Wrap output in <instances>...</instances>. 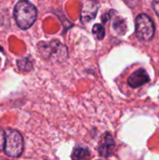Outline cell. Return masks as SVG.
Here are the masks:
<instances>
[{"instance_id": "obj_1", "label": "cell", "mask_w": 159, "mask_h": 160, "mask_svg": "<svg viewBox=\"0 0 159 160\" xmlns=\"http://www.w3.org/2000/svg\"><path fill=\"white\" fill-rule=\"evenodd\" d=\"M37 8L28 1H19L14 8V18L17 25L26 30L30 28L37 20Z\"/></svg>"}, {"instance_id": "obj_2", "label": "cell", "mask_w": 159, "mask_h": 160, "mask_svg": "<svg viewBox=\"0 0 159 160\" xmlns=\"http://www.w3.org/2000/svg\"><path fill=\"white\" fill-rule=\"evenodd\" d=\"M37 48L41 55L53 62H60L67 57V50L58 40H52L50 42H40Z\"/></svg>"}, {"instance_id": "obj_3", "label": "cell", "mask_w": 159, "mask_h": 160, "mask_svg": "<svg viewBox=\"0 0 159 160\" xmlns=\"http://www.w3.org/2000/svg\"><path fill=\"white\" fill-rule=\"evenodd\" d=\"M4 151L10 158H19L23 151V139L22 134L15 129L6 130V142Z\"/></svg>"}, {"instance_id": "obj_4", "label": "cell", "mask_w": 159, "mask_h": 160, "mask_svg": "<svg viewBox=\"0 0 159 160\" xmlns=\"http://www.w3.org/2000/svg\"><path fill=\"white\" fill-rule=\"evenodd\" d=\"M136 36L142 41H149L155 34V25L152 19L146 14H140L136 18Z\"/></svg>"}, {"instance_id": "obj_5", "label": "cell", "mask_w": 159, "mask_h": 160, "mask_svg": "<svg viewBox=\"0 0 159 160\" xmlns=\"http://www.w3.org/2000/svg\"><path fill=\"white\" fill-rule=\"evenodd\" d=\"M149 81H150V77L146 72V70L143 68H139L129 76L127 80V83L132 88H137L147 83Z\"/></svg>"}, {"instance_id": "obj_6", "label": "cell", "mask_w": 159, "mask_h": 160, "mask_svg": "<svg viewBox=\"0 0 159 160\" xmlns=\"http://www.w3.org/2000/svg\"><path fill=\"white\" fill-rule=\"evenodd\" d=\"M98 4L94 1H85L83 3V7L81 12V21L82 23H87L92 21L97 12Z\"/></svg>"}, {"instance_id": "obj_7", "label": "cell", "mask_w": 159, "mask_h": 160, "mask_svg": "<svg viewBox=\"0 0 159 160\" xmlns=\"http://www.w3.org/2000/svg\"><path fill=\"white\" fill-rule=\"evenodd\" d=\"M97 149H98L99 155L103 158H108L112 155L115 149V142L110 133H107L104 135Z\"/></svg>"}, {"instance_id": "obj_8", "label": "cell", "mask_w": 159, "mask_h": 160, "mask_svg": "<svg viewBox=\"0 0 159 160\" xmlns=\"http://www.w3.org/2000/svg\"><path fill=\"white\" fill-rule=\"evenodd\" d=\"M72 160H89L91 158V154L87 148L84 147H75L72 153Z\"/></svg>"}, {"instance_id": "obj_9", "label": "cell", "mask_w": 159, "mask_h": 160, "mask_svg": "<svg viewBox=\"0 0 159 160\" xmlns=\"http://www.w3.org/2000/svg\"><path fill=\"white\" fill-rule=\"evenodd\" d=\"M92 31L97 39H102L105 36V29L101 24H95L93 26Z\"/></svg>"}, {"instance_id": "obj_10", "label": "cell", "mask_w": 159, "mask_h": 160, "mask_svg": "<svg viewBox=\"0 0 159 160\" xmlns=\"http://www.w3.org/2000/svg\"><path fill=\"white\" fill-rule=\"evenodd\" d=\"M17 64H18L19 68L22 69V70L27 71V70H30V69L32 68V63H31V61H30L29 59H27V58L19 59L18 62H17Z\"/></svg>"}, {"instance_id": "obj_11", "label": "cell", "mask_w": 159, "mask_h": 160, "mask_svg": "<svg viewBox=\"0 0 159 160\" xmlns=\"http://www.w3.org/2000/svg\"><path fill=\"white\" fill-rule=\"evenodd\" d=\"M117 25H119V26H118V27H115L114 29H115L119 34H123L121 30H123L124 33L126 32L127 26H126V22H125V21H124L123 19H118V20H116V21L114 22L113 26H117Z\"/></svg>"}, {"instance_id": "obj_12", "label": "cell", "mask_w": 159, "mask_h": 160, "mask_svg": "<svg viewBox=\"0 0 159 160\" xmlns=\"http://www.w3.org/2000/svg\"><path fill=\"white\" fill-rule=\"evenodd\" d=\"M5 142H6V131H4L0 128V151L4 150V148H5Z\"/></svg>"}, {"instance_id": "obj_13", "label": "cell", "mask_w": 159, "mask_h": 160, "mask_svg": "<svg viewBox=\"0 0 159 160\" xmlns=\"http://www.w3.org/2000/svg\"><path fill=\"white\" fill-rule=\"evenodd\" d=\"M153 7L156 11V13L159 16V1H154L153 2Z\"/></svg>"}]
</instances>
